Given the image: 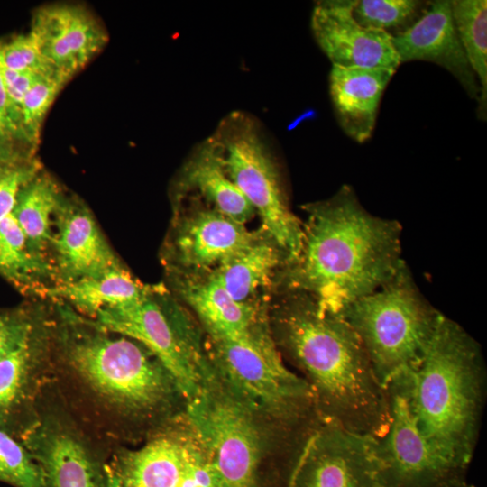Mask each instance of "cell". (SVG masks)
Returning <instances> with one entry per match:
<instances>
[{
  "mask_svg": "<svg viewBox=\"0 0 487 487\" xmlns=\"http://www.w3.org/2000/svg\"><path fill=\"white\" fill-rule=\"evenodd\" d=\"M0 70L14 122L15 123L16 126L19 128L25 139L22 121V106L23 98L26 92L28 91L32 84L35 81V79L38 78V76L42 74H38L31 71L12 70L4 68L1 65Z\"/></svg>",
  "mask_w": 487,
  "mask_h": 487,
  "instance_id": "cell-34",
  "label": "cell"
},
{
  "mask_svg": "<svg viewBox=\"0 0 487 487\" xmlns=\"http://www.w3.org/2000/svg\"><path fill=\"white\" fill-rule=\"evenodd\" d=\"M303 208L308 220L300 251L280 277L286 291L307 293L321 311L337 314L386 284L403 265L399 222L370 214L350 186Z\"/></svg>",
  "mask_w": 487,
  "mask_h": 487,
  "instance_id": "cell-1",
  "label": "cell"
},
{
  "mask_svg": "<svg viewBox=\"0 0 487 487\" xmlns=\"http://www.w3.org/2000/svg\"><path fill=\"white\" fill-rule=\"evenodd\" d=\"M41 169L36 157L24 160L0 159V223L12 212L23 185Z\"/></svg>",
  "mask_w": 487,
  "mask_h": 487,
  "instance_id": "cell-32",
  "label": "cell"
},
{
  "mask_svg": "<svg viewBox=\"0 0 487 487\" xmlns=\"http://www.w3.org/2000/svg\"><path fill=\"white\" fill-rule=\"evenodd\" d=\"M24 445L42 473L45 487H108L106 464L60 420L39 421L25 433Z\"/></svg>",
  "mask_w": 487,
  "mask_h": 487,
  "instance_id": "cell-16",
  "label": "cell"
},
{
  "mask_svg": "<svg viewBox=\"0 0 487 487\" xmlns=\"http://www.w3.org/2000/svg\"><path fill=\"white\" fill-rule=\"evenodd\" d=\"M273 323L279 344L306 376L318 418L381 437L390 422L387 394L351 326L300 291H287Z\"/></svg>",
  "mask_w": 487,
  "mask_h": 487,
  "instance_id": "cell-2",
  "label": "cell"
},
{
  "mask_svg": "<svg viewBox=\"0 0 487 487\" xmlns=\"http://www.w3.org/2000/svg\"><path fill=\"white\" fill-rule=\"evenodd\" d=\"M35 157L14 122L0 70V159L24 160Z\"/></svg>",
  "mask_w": 487,
  "mask_h": 487,
  "instance_id": "cell-33",
  "label": "cell"
},
{
  "mask_svg": "<svg viewBox=\"0 0 487 487\" xmlns=\"http://www.w3.org/2000/svg\"><path fill=\"white\" fill-rule=\"evenodd\" d=\"M465 484H466V482L462 487H464Z\"/></svg>",
  "mask_w": 487,
  "mask_h": 487,
  "instance_id": "cell-37",
  "label": "cell"
},
{
  "mask_svg": "<svg viewBox=\"0 0 487 487\" xmlns=\"http://www.w3.org/2000/svg\"><path fill=\"white\" fill-rule=\"evenodd\" d=\"M375 437L317 418L296 450L284 487H387Z\"/></svg>",
  "mask_w": 487,
  "mask_h": 487,
  "instance_id": "cell-10",
  "label": "cell"
},
{
  "mask_svg": "<svg viewBox=\"0 0 487 487\" xmlns=\"http://www.w3.org/2000/svg\"><path fill=\"white\" fill-rule=\"evenodd\" d=\"M353 0L316 3L311 30L317 43L341 68L391 69L400 62L391 36L384 31L361 26L353 17Z\"/></svg>",
  "mask_w": 487,
  "mask_h": 487,
  "instance_id": "cell-15",
  "label": "cell"
},
{
  "mask_svg": "<svg viewBox=\"0 0 487 487\" xmlns=\"http://www.w3.org/2000/svg\"><path fill=\"white\" fill-rule=\"evenodd\" d=\"M146 289L123 267L99 276L55 285L49 288L43 297L68 306L87 319H93L103 309L141 298Z\"/></svg>",
  "mask_w": 487,
  "mask_h": 487,
  "instance_id": "cell-24",
  "label": "cell"
},
{
  "mask_svg": "<svg viewBox=\"0 0 487 487\" xmlns=\"http://www.w3.org/2000/svg\"><path fill=\"white\" fill-rule=\"evenodd\" d=\"M455 29L468 63L480 86L478 113L486 118L487 107V1H451Z\"/></svg>",
  "mask_w": 487,
  "mask_h": 487,
  "instance_id": "cell-27",
  "label": "cell"
},
{
  "mask_svg": "<svg viewBox=\"0 0 487 487\" xmlns=\"http://www.w3.org/2000/svg\"><path fill=\"white\" fill-rule=\"evenodd\" d=\"M190 445L171 437H160L107 464L126 487H179Z\"/></svg>",
  "mask_w": 487,
  "mask_h": 487,
  "instance_id": "cell-21",
  "label": "cell"
},
{
  "mask_svg": "<svg viewBox=\"0 0 487 487\" xmlns=\"http://www.w3.org/2000/svg\"><path fill=\"white\" fill-rule=\"evenodd\" d=\"M65 192L41 169L20 188L12 210L30 249L50 266L55 217Z\"/></svg>",
  "mask_w": 487,
  "mask_h": 487,
  "instance_id": "cell-23",
  "label": "cell"
},
{
  "mask_svg": "<svg viewBox=\"0 0 487 487\" xmlns=\"http://www.w3.org/2000/svg\"><path fill=\"white\" fill-rule=\"evenodd\" d=\"M395 72L391 69L332 66L331 100L341 128L355 142H363L371 137L381 97Z\"/></svg>",
  "mask_w": 487,
  "mask_h": 487,
  "instance_id": "cell-20",
  "label": "cell"
},
{
  "mask_svg": "<svg viewBox=\"0 0 487 487\" xmlns=\"http://www.w3.org/2000/svg\"><path fill=\"white\" fill-rule=\"evenodd\" d=\"M0 65L16 71L58 75L44 58L36 38L30 31L8 40H0Z\"/></svg>",
  "mask_w": 487,
  "mask_h": 487,
  "instance_id": "cell-31",
  "label": "cell"
},
{
  "mask_svg": "<svg viewBox=\"0 0 487 487\" xmlns=\"http://www.w3.org/2000/svg\"><path fill=\"white\" fill-rule=\"evenodd\" d=\"M188 414L219 487H260L262 442L254 409L223 380L207 375Z\"/></svg>",
  "mask_w": 487,
  "mask_h": 487,
  "instance_id": "cell-7",
  "label": "cell"
},
{
  "mask_svg": "<svg viewBox=\"0 0 487 487\" xmlns=\"http://www.w3.org/2000/svg\"><path fill=\"white\" fill-rule=\"evenodd\" d=\"M225 170L259 215L262 229L294 260L301 247L303 225L290 211L280 174L258 121L234 111L211 134Z\"/></svg>",
  "mask_w": 487,
  "mask_h": 487,
  "instance_id": "cell-6",
  "label": "cell"
},
{
  "mask_svg": "<svg viewBox=\"0 0 487 487\" xmlns=\"http://www.w3.org/2000/svg\"><path fill=\"white\" fill-rule=\"evenodd\" d=\"M30 32L54 71L68 83L106 45L108 33L85 5L55 3L32 14Z\"/></svg>",
  "mask_w": 487,
  "mask_h": 487,
  "instance_id": "cell-14",
  "label": "cell"
},
{
  "mask_svg": "<svg viewBox=\"0 0 487 487\" xmlns=\"http://www.w3.org/2000/svg\"><path fill=\"white\" fill-rule=\"evenodd\" d=\"M209 337L222 380L254 410L265 411L287 427L318 418L311 388L284 365L273 339L251 345Z\"/></svg>",
  "mask_w": 487,
  "mask_h": 487,
  "instance_id": "cell-8",
  "label": "cell"
},
{
  "mask_svg": "<svg viewBox=\"0 0 487 487\" xmlns=\"http://www.w3.org/2000/svg\"><path fill=\"white\" fill-rule=\"evenodd\" d=\"M50 263L52 287L124 267L89 207L67 192L55 217Z\"/></svg>",
  "mask_w": 487,
  "mask_h": 487,
  "instance_id": "cell-13",
  "label": "cell"
},
{
  "mask_svg": "<svg viewBox=\"0 0 487 487\" xmlns=\"http://www.w3.org/2000/svg\"><path fill=\"white\" fill-rule=\"evenodd\" d=\"M400 62L426 60L447 69L470 97L479 100L480 86L472 70L452 15L451 1L427 2L418 19L391 38Z\"/></svg>",
  "mask_w": 487,
  "mask_h": 487,
  "instance_id": "cell-17",
  "label": "cell"
},
{
  "mask_svg": "<svg viewBox=\"0 0 487 487\" xmlns=\"http://www.w3.org/2000/svg\"><path fill=\"white\" fill-rule=\"evenodd\" d=\"M105 470L107 479V486L108 487H126L124 484H122L119 480L114 475V473L111 472L110 468L108 467V464H105Z\"/></svg>",
  "mask_w": 487,
  "mask_h": 487,
  "instance_id": "cell-36",
  "label": "cell"
},
{
  "mask_svg": "<svg viewBox=\"0 0 487 487\" xmlns=\"http://www.w3.org/2000/svg\"><path fill=\"white\" fill-rule=\"evenodd\" d=\"M57 303L60 324L55 344L70 371L98 400L124 415L148 414L169 401L178 388L148 349Z\"/></svg>",
  "mask_w": 487,
  "mask_h": 487,
  "instance_id": "cell-4",
  "label": "cell"
},
{
  "mask_svg": "<svg viewBox=\"0 0 487 487\" xmlns=\"http://www.w3.org/2000/svg\"><path fill=\"white\" fill-rule=\"evenodd\" d=\"M51 336L48 328L37 324L24 340L0 358V422L26 398Z\"/></svg>",
  "mask_w": 487,
  "mask_h": 487,
  "instance_id": "cell-26",
  "label": "cell"
},
{
  "mask_svg": "<svg viewBox=\"0 0 487 487\" xmlns=\"http://www.w3.org/2000/svg\"><path fill=\"white\" fill-rule=\"evenodd\" d=\"M0 481L14 487H45L42 473L30 453L2 429Z\"/></svg>",
  "mask_w": 487,
  "mask_h": 487,
  "instance_id": "cell-30",
  "label": "cell"
},
{
  "mask_svg": "<svg viewBox=\"0 0 487 487\" xmlns=\"http://www.w3.org/2000/svg\"><path fill=\"white\" fill-rule=\"evenodd\" d=\"M66 84L68 82L58 75H40L24 96L22 106L23 129L28 144L35 152L45 117Z\"/></svg>",
  "mask_w": 487,
  "mask_h": 487,
  "instance_id": "cell-29",
  "label": "cell"
},
{
  "mask_svg": "<svg viewBox=\"0 0 487 487\" xmlns=\"http://www.w3.org/2000/svg\"><path fill=\"white\" fill-rule=\"evenodd\" d=\"M166 292L147 287L131 302L101 310L91 320L98 327L131 338L148 349L173 378L188 401L201 391L207 368L194 343L171 317Z\"/></svg>",
  "mask_w": 487,
  "mask_h": 487,
  "instance_id": "cell-9",
  "label": "cell"
},
{
  "mask_svg": "<svg viewBox=\"0 0 487 487\" xmlns=\"http://www.w3.org/2000/svg\"><path fill=\"white\" fill-rule=\"evenodd\" d=\"M417 429L429 448L466 473L477 444L485 368L476 341L440 313L420 364L400 374Z\"/></svg>",
  "mask_w": 487,
  "mask_h": 487,
  "instance_id": "cell-3",
  "label": "cell"
},
{
  "mask_svg": "<svg viewBox=\"0 0 487 487\" xmlns=\"http://www.w3.org/2000/svg\"><path fill=\"white\" fill-rule=\"evenodd\" d=\"M36 325L26 313L0 311V358L24 340Z\"/></svg>",
  "mask_w": 487,
  "mask_h": 487,
  "instance_id": "cell-35",
  "label": "cell"
},
{
  "mask_svg": "<svg viewBox=\"0 0 487 487\" xmlns=\"http://www.w3.org/2000/svg\"><path fill=\"white\" fill-rule=\"evenodd\" d=\"M288 262L287 254L261 229L259 235L214 270L213 276L236 301H252L257 291L268 285L280 266Z\"/></svg>",
  "mask_w": 487,
  "mask_h": 487,
  "instance_id": "cell-22",
  "label": "cell"
},
{
  "mask_svg": "<svg viewBox=\"0 0 487 487\" xmlns=\"http://www.w3.org/2000/svg\"><path fill=\"white\" fill-rule=\"evenodd\" d=\"M426 4L416 0H354L352 14L361 26L384 31L393 37L418 19Z\"/></svg>",
  "mask_w": 487,
  "mask_h": 487,
  "instance_id": "cell-28",
  "label": "cell"
},
{
  "mask_svg": "<svg viewBox=\"0 0 487 487\" xmlns=\"http://www.w3.org/2000/svg\"><path fill=\"white\" fill-rule=\"evenodd\" d=\"M175 279L176 291L198 315L209 336L251 345L272 337L254 300H234L209 273L177 275Z\"/></svg>",
  "mask_w": 487,
  "mask_h": 487,
  "instance_id": "cell-18",
  "label": "cell"
},
{
  "mask_svg": "<svg viewBox=\"0 0 487 487\" xmlns=\"http://www.w3.org/2000/svg\"><path fill=\"white\" fill-rule=\"evenodd\" d=\"M337 315L359 336L385 390L394 378L420 364L440 312L422 297L403 263L390 281L345 306Z\"/></svg>",
  "mask_w": 487,
  "mask_h": 487,
  "instance_id": "cell-5",
  "label": "cell"
},
{
  "mask_svg": "<svg viewBox=\"0 0 487 487\" xmlns=\"http://www.w3.org/2000/svg\"><path fill=\"white\" fill-rule=\"evenodd\" d=\"M196 200L198 207L178 217L165 253L178 275L207 274L261 233Z\"/></svg>",
  "mask_w": 487,
  "mask_h": 487,
  "instance_id": "cell-12",
  "label": "cell"
},
{
  "mask_svg": "<svg viewBox=\"0 0 487 487\" xmlns=\"http://www.w3.org/2000/svg\"><path fill=\"white\" fill-rule=\"evenodd\" d=\"M390 422L377 440L387 487H462L465 473L439 458L417 429L409 410L402 378L385 387Z\"/></svg>",
  "mask_w": 487,
  "mask_h": 487,
  "instance_id": "cell-11",
  "label": "cell"
},
{
  "mask_svg": "<svg viewBox=\"0 0 487 487\" xmlns=\"http://www.w3.org/2000/svg\"><path fill=\"white\" fill-rule=\"evenodd\" d=\"M174 187L178 198L192 192L207 207L244 225L256 214L227 175L211 135L193 149L181 167Z\"/></svg>",
  "mask_w": 487,
  "mask_h": 487,
  "instance_id": "cell-19",
  "label": "cell"
},
{
  "mask_svg": "<svg viewBox=\"0 0 487 487\" xmlns=\"http://www.w3.org/2000/svg\"><path fill=\"white\" fill-rule=\"evenodd\" d=\"M0 275L21 291L41 297L53 285L51 266L30 249L12 212L0 223Z\"/></svg>",
  "mask_w": 487,
  "mask_h": 487,
  "instance_id": "cell-25",
  "label": "cell"
}]
</instances>
